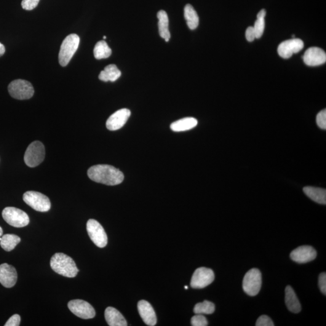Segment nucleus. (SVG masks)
Instances as JSON below:
<instances>
[{"mask_svg":"<svg viewBox=\"0 0 326 326\" xmlns=\"http://www.w3.org/2000/svg\"><path fill=\"white\" fill-rule=\"evenodd\" d=\"M79 43V36L76 34H69L64 40L59 53V63L61 66L68 65L78 49Z\"/></svg>","mask_w":326,"mask_h":326,"instance_id":"obj_3","label":"nucleus"},{"mask_svg":"<svg viewBox=\"0 0 326 326\" xmlns=\"http://www.w3.org/2000/svg\"><path fill=\"white\" fill-rule=\"evenodd\" d=\"M191 325L193 326H207L208 322L206 318L202 314H196L192 318Z\"/></svg>","mask_w":326,"mask_h":326,"instance_id":"obj_29","label":"nucleus"},{"mask_svg":"<svg viewBox=\"0 0 326 326\" xmlns=\"http://www.w3.org/2000/svg\"><path fill=\"white\" fill-rule=\"evenodd\" d=\"M50 266L55 272L66 277H76L79 272L73 259L61 253H56L52 256Z\"/></svg>","mask_w":326,"mask_h":326,"instance_id":"obj_2","label":"nucleus"},{"mask_svg":"<svg viewBox=\"0 0 326 326\" xmlns=\"http://www.w3.org/2000/svg\"><path fill=\"white\" fill-rule=\"evenodd\" d=\"M68 307L72 313L82 319H92L96 316L93 307L87 301L82 300H73L68 302Z\"/></svg>","mask_w":326,"mask_h":326,"instance_id":"obj_11","label":"nucleus"},{"mask_svg":"<svg viewBox=\"0 0 326 326\" xmlns=\"http://www.w3.org/2000/svg\"><path fill=\"white\" fill-rule=\"evenodd\" d=\"M88 176L96 183L108 186L118 185L124 180V175L121 171L107 164L93 165L88 169Z\"/></svg>","mask_w":326,"mask_h":326,"instance_id":"obj_1","label":"nucleus"},{"mask_svg":"<svg viewBox=\"0 0 326 326\" xmlns=\"http://www.w3.org/2000/svg\"><path fill=\"white\" fill-rule=\"evenodd\" d=\"M256 326H274V323L271 319L266 315H261L256 323Z\"/></svg>","mask_w":326,"mask_h":326,"instance_id":"obj_32","label":"nucleus"},{"mask_svg":"<svg viewBox=\"0 0 326 326\" xmlns=\"http://www.w3.org/2000/svg\"><path fill=\"white\" fill-rule=\"evenodd\" d=\"M2 234H3V231L1 227H0V237L2 236Z\"/></svg>","mask_w":326,"mask_h":326,"instance_id":"obj_38","label":"nucleus"},{"mask_svg":"<svg viewBox=\"0 0 326 326\" xmlns=\"http://www.w3.org/2000/svg\"><path fill=\"white\" fill-rule=\"evenodd\" d=\"M264 27H265L264 18H257V20L256 21L255 23V26H253L256 33V38L259 39L262 36Z\"/></svg>","mask_w":326,"mask_h":326,"instance_id":"obj_28","label":"nucleus"},{"mask_svg":"<svg viewBox=\"0 0 326 326\" xmlns=\"http://www.w3.org/2000/svg\"><path fill=\"white\" fill-rule=\"evenodd\" d=\"M21 242L20 237L15 234H7L0 237V245L2 249L11 251Z\"/></svg>","mask_w":326,"mask_h":326,"instance_id":"obj_25","label":"nucleus"},{"mask_svg":"<svg viewBox=\"0 0 326 326\" xmlns=\"http://www.w3.org/2000/svg\"><path fill=\"white\" fill-rule=\"evenodd\" d=\"M8 91L13 98L18 100L29 99L34 95V88L31 83L22 79L15 80L10 83Z\"/></svg>","mask_w":326,"mask_h":326,"instance_id":"obj_4","label":"nucleus"},{"mask_svg":"<svg viewBox=\"0 0 326 326\" xmlns=\"http://www.w3.org/2000/svg\"><path fill=\"white\" fill-rule=\"evenodd\" d=\"M106 37L105 36H103V39H106Z\"/></svg>","mask_w":326,"mask_h":326,"instance_id":"obj_40","label":"nucleus"},{"mask_svg":"<svg viewBox=\"0 0 326 326\" xmlns=\"http://www.w3.org/2000/svg\"><path fill=\"white\" fill-rule=\"evenodd\" d=\"M112 51L105 41H98L94 49V55L97 60L108 58L111 55Z\"/></svg>","mask_w":326,"mask_h":326,"instance_id":"obj_26","label":"nucleus"},{"mask_svg":"<svg viewBox=\"0 0 326 326\" xmlns=\"http://www.w3.org/2000/svg\"><path fill=\"white\" fill-rule=\"evenodd\" d=\"M2 218L8 224L17 228H21L28 225L29 220L28 214L19 208L8 207L2 212Z\"/></svg>","mask_w":326,"mask_h":326,"instance_id":"obj_5","label":"nucleus"},{"mask_svg":"<svg viewBox=\"0 0 326 326\" xmlns=\"http://www.w3.org/2000/svg\"><path fill=\"white\" fill-rule=\"evenodd\" d=\"M87 230L91 240L99 248L106 247L108 243V237L103 227L95 220H88L87 224Z\"/></svg>","mask_w":326,"mask_h":326,"instance_id":"obj_9","label":"nucleus"},{"mask_svg":"<svg viewBox=\"0 0 326 326\" xmlns=\"http://www.w3.org/2000/svg\"><path fill=\"white\" fill-rule=\"evenodd\" d=\"M304 193L314 201L320 204H326V191L322 188L314 187H305L303 189Z\"/></svg>","mask_w":326,"mask_h":326,"instance_id":"obj_22","label":"nucleus"},{"mask_svg":"<svg viewBox=\"0 0 326 326\" xmlns=\"http://www.w3.org/2000/svg\"><path fill=\"white\" fill-rule=\"evenodd\" d=\"M184 18L187 25L191 30H195L199 25V17L196 10L191 4H187L184 7Z\"/></svg>","mask_w":326,"mask_h":326,"instance_id":"obj_24","label":"nucleus"},{"mask_svg":"<svg viewBox=\"0 0 326 326\" xmlns=\"http://www.w3.org/2000/svg\"><path fill=\"white\" fill-rule=\"evenodd\" d=\"M21 322V317L19 315L15 314L7 321L5 326H18Z\"/></svg>","mask_w":326,"mask_h":326,"instance_id":"obj_34","label":"nucleus"},{"mask_svg":"<svg viewBox=\"0 0 326 326\" xmlns=\"http://www.w3.org/2000/svg\"><path fill=\"white\" fill-rule=\"evenodd\" d=\"M23 200L33 209L40 212H46L51 208L49 197L38 192L28 191L23 195Z\"/></svg>","mask_w":326,"mask_h":326,"instance_id":"obj_6","label":"nucleus"},{"mask_svg":"<svg viewBox=\"0 0 326 326\" xmlns=\"http://www.w3.org/2000/svg\"><path fill=\"white\" fill-rule=\"evenodd\" d=\"M215 274L213 270L201 267L195 270L192 276L191 285L192 288L202 289L207 287L214 281Z\"/></svg>","mask_w":326,"mask_h":326,"instance_id":"obj_10","label":"nucleus"},{"mask_svg":"<svg viewBox=\"0 0 326 326\" xmlns=\"http://www.w3.org/2000/svg\"><path fill=\"white\" fill-rule=\"evenodd\" d=\"M317 124L318 127H320L321 129H326V110L323 109L322 111L318 114L316 119Z\"/></svg>","mask_w":326,"mask_h":326,"instance_id":"obj_30","label":"nucleus"},{"mask_svg":"<svg viewBox=\"0 0 326 326\" xmlns=\"http://www.w3.org/2000/svg\"><path fill=\"white\" fill-rule=\"evenodd\" d=\"M246 39L248 41L252 42L256 38V33L253 27H248L245 33Z\"/></svg>","mask_w":326,"mask_h":326,"instance_id":"obj_35","label":"nucleus"},{"mask_svg":"<svg viewBox=\"0 0 326 326\" xmlns=\"http://www.w3.org/2000/svg\"><path fill=\"white\" fill-rule=\"evenodd\" d=\"M40 0H23L21 6L24 9L32 10L38 6Z\"/></svg>","mask_w":326,"mask_h":326,"instance_id":"obj_31","label":"nucleus"},{"mask_svg":"<svg viewBox=\"0 0 326 326\" xmlns=\"http://www.w3.org/2000/svg\"><path fill=\"white\" fill-rule=\"evenodd\" d=\"M266 15V10L264 9L261 10L260 12L258 13L257 17L258 18H264Z\"/></svg>","mask_w":326,"mask_h":326,"instance_id":"obj_36","label":"nucleus"},{"mask_svg":"<svg viewBox=\"0 0 326 326\" xmlns=\"http://www.w3.org/2000/svg\"><path fill=\"white\" fill-rule=\"evenodd\" d=\"M319 285L322 293L326 295V272L320 275L319 278Z\"/></svg>","mask_w":326,"mask_h":326,"instance_id":"obj_33","label":"nucleus"},{"mask_svg":"<svg viewBox=\"0 0 326 326\" xmlns=\"http://www.w3.org/2000/svg\"><path fill=\"white\" fill-rule=\"evenodd\" d=\"M317 255V251L311 246H301L291 252L290 257L293 261L298 263H305L314 260Z\"/></svg>","mask_w":326,"mask_h":326,"instance_id":"obj_13","label":"nucleus"},{"mask_svg":"<svg viewBox=\"0 0 326 326\" xmlns=\"http://www.w3.org/2000/svg\"><path fill=\"white\" fill-rule=\"evenodd\" d=\"M130 116L128 109H121L112 114L106 121V128L109 130H117L124 127Z\"/></svg>","mask_w":326,"mask_h":326,"instance_id":"obj_14","label":"nucleus"},{"mask_svg":"<svg viewBox=\"0 0 326 326\" xmlns=\"http://www.w3.org/2000/svg\"><path fill=\"white\" fill-rule=\"evenodd\" d=\"M45 147L39 141H33L30 144L25 152V162L30 167L38 166L45 159Z\"/></svg>","mask_w":326,"mask_h":326,"instance_id":"obj_7","label":"nucleus"},{"mask_svg":"<svg viewBox=\"0 0 326 326\" xmlns=\"http://www.w3.org/2000/svg\"><path fill=\"white\" fill-rule=\"evenodd\" d=\"M138 311L141 319L146 325L154 326L157 324V319L153 307L149 302L141 300L138 303Z\"/></svg>","mask_w":326,"mask_h":326,"instance_id":"obj_17","label":"nucleus"},{"mask_svg":"<svg viewBox=\"0 0 326 326\" xmlns=\"http://www.w3.org/2000/svg\"><path fill=\"white\" fill-rule=\"evenodd\" d=\"M261 286V274L259 269L254 268L247 272L243 280V289L250 296L258 295Z\"/></svg>","mask_w":326,"mask_h":326,"instance_id":"obj_8","label":"nucleus"},{"mask_svg":"<svg viewBox=\"0 0 326 326\" xmlns=\"http://www.w3.org/2000/svg\"><path fill=\"white\" fill-rule=\"evenodd\" d=\"M303 59L307 65L319 66L326 63V54L325 51L320 48L311 47L304 53Z\"/></svg>","mask_w":326,"mask_h":326,"instance_id":"obj_15","label":"nucleus"},{"mask_svg":"<svg viewBox=\"0 0 326 326\" xmlns=\"http://www.w3.org/2000/svg\"><path fill=\"white\" fill-rule=\"evenodd\" d=\"M121 76V72L114 64L106 66L104 70L101 71L98 78L103 82H115Z\"/></svg>","mask_w":326,"mask_h":326,"instance_id":"obj_23","label":"nucleus"},{"mask_svg":"<svg viewBox=\"0 0 326 326\" xmlns=\"http://www.w3.org/2000/svg\"><path fill=\"white\" fill-rule=\"evenodd\" d=\"M303 41L300 39L293 38L282 42L278 47L277 52L280 57L284 59L290 58L295 53L303 49Z\"/></svg>","mask_w":326,"mask_h":326,"instance_id":"obj_12","label":"nucleus"},{"mask_svg":"<svg viewBox=\"0 0 326 326\" xmlns=\"http://www.w3.org/2000/svg\"><path fill=\"white\" fill-rule=\"evenodd\" d=\"M184 288H185L186 290H188V287H187V286H185V287Z\"/></svg>","mask_w":326,"mask_h":326,"instance_id":"obj_39","label":"nucleus"},{"mask_svg":"<svg viewBox=\"0 0 326 326\" xmlns=\"http://www.w3.org/2000/svg\"><path fill=\"white\" fill-rule=\"evenodd\" d=\"M285 303L289 311L293 313L297 314L301 311L300 301L290 286H288L285 289Z\"/></svg>","mask_w":326,"mask_h":326,"instance_id":"obj_19","label":"nucleus"},{"mask_svg":"<svg viewBox=\"0 0 326 326\" xmlns=\"http://www.w3.org/2000/svg\"><path fill=\"white\" fill-rule=\"evenodd\" d=\"M197 125V120L194 117H186L171 124V130L174 132H183L193 129Z\"/></svg>","mask_w":326,"mask_h":326,"instance_id":"obj_21","label":"nucleus"},{"mask_svg":"<svg viewBox=\"0 0 326 326\" xmlns=\"http://www.w3.org/2000/svg\"><path fill=\"white\" fill-rule=\"evenodd\" d=\"M159 19V28L160 36L164 39L166 42H169L170 38V33L169 30V18L167 13L164 10H160L157 13Z\"/></svg>","mask_w":326,"mask_h":326,"instance_id":"obj_20","label":"nucleus"},{"mask_svg":"<svg viewBox=\"0 0 326 326\" xmlns=\"http://www.w3.org/2000/svg\"><path fill=\"white\" fill-rule=\"evenodd\" d=\"M105 317L110 326H127V321L119 311L114 307H108L105 310Z\"/></svg>","mask_w":326,"mask_h":326,"instance_id":"obj_18","label":"nucleus"},{"mask_svg":"<svg viewBox=\"0 0 326 326\" xmlns=\"http://www.w3.org/2000/svg\"><path fill=\"white\" fill-rule=\"evenodd\" d=\"M215 311V304L207 300L196 304L194 309V313L196 314H212Z\"/></svg>","mask_w":326,"mask_h":326,"instance_id":"obj_27","label":"nucleus"},{"mask_svg":"<svg viewBox=\"0 0 326 326\" xmlns=\"http://www.w3.org/2000/svg\"><path fill=\"white\" fill-rule=\"evenodd\" d=\"M17 279V272L14 267L7 263L0 264V283L3 287H14Z\"/></svg>","mask_w":326,"mask_h":326,"instance_id":"obj_16","label":"nucleus"},{"mask_svg":"<svg viewBox=\"0 0 326 326\" xmlns=\"http://www.w3.org/2000/svg\"><path fill=\"white\" fill-rule=\"evenodd\" d=\"M5 50L4 45L0 43V57L4 54Z\"/></svg>","mask_w":326,"mask_h":326,"instance_id":"obj_37","label":"nucleus"}]
</instances>
